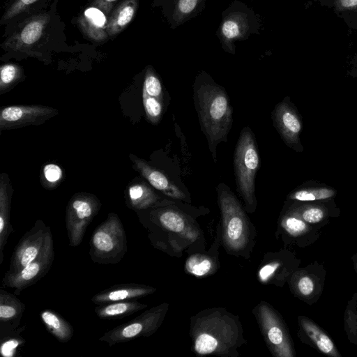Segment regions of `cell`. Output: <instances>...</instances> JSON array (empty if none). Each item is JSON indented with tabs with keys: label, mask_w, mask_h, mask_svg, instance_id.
I'll list each match as a JSON object with an SVG mask.
<instances>
[{
	"label": "cell",
	"mask_w": 357,
	"mask_h": 357,
	"mask_svg": "<svg viewBox=\"0 0 357 357\" xmlns=\"http://www.w3.org/2000/svg\"><path fill=\"white\" fill-rule=\"evenodd\" d=\"M195 97L202 129L215 160L216 146L218 143L227 141L231 127L233 109L226 91L213 82L196 86Z\"/></svg>",
	"instance_id": "cell-1"
},
{
	"label": "cell",
	"mask_w": 357,
	"mask_h": 357,
	"mask_svg": "<svg viewBox=\"0 0 357 357\" xmlns=\"http://www.w3.org/2000/svg\"><path fill=\"white\" fill-rule=\"evenodd\" d=\"M237 321L225 312L214 310L199 315L192 325L194 350L199 355L227 354L237 347Z\"/></svg>",
	"instance_id": "cell-2"
},
{
	"label": "cell",
	"mask_w": 357,
	"mask_h": 357,
	"mask_svg": "<svg viewBox=\"0 0 357 357\" xmlns=\"http://www.w3.org/2000/svg\"><path fill=\"white\" fill-rule=\"evenodd\" d=\"M234 164L238 191L245 201L247 211L252 213L256 207L255 176L259 167V157L255 136L248 127L241 132Z\"/></svg>",
	"instance_id": "cell-3"
},
{
	"label": "cell",
	"mask_w": 357,
	"mask_h": 357,
	"mask_svg": "<svg viewBox=\"0 0 357 357\" xmlns=\"http://www.w3.org/2000/svg\"><path fill=\"white\" fill-rule=\"evenodd\" d=\"M128 250L123 225L117 214L109 213L93 231L89 255L94 263L113 264L121 261Z\"/></svg>",
	"instance_id": "cell-4"
},
{
	"label": "cell",
	"mask_w": 357,
	"mask_h": 357,
	"mask_svg": "<svg viewBox=\"0 0 357 357\" xmlns=\"http://www.w3.org/2000/svg\"><path fill=\"white\" fill-rule=\"evenodd\" d=\"M217 189L225 245L231 251H242L250 241L249 220L239 201L227 186L220 184Z\"/></svg>",
	"instance_id": "cell-5"
},
{
	"label": "cell",
	"mask_w": 357,
	"mask_h": 357,
	"mask_svg": "<svg viewBox=\"0 0 357 357\" xmlns=\"http://www.w3.org/2000/svg\"><path fill=\"white\" fill-rule=\"evenodd\" d=\"M101 208L98 198L88 192L75 194L69 200L66 213V225L69 245L82 243L86 228Z\"/></svg>",
	"instance_id": "cell-6"
},
{
	"label": "cell",
	"mask_w": 357,
	"mask_h": 357,
	"mask_svg": "<svg viewBox=\"0 0 357 357\" xmlns=\"http://www.w3.org/2000/svg\"><path fill=\"white\" fill-rule=\"evenodd\" d=\"M167 307L166 303L153 307L135 319L107 331L99 340L111 347L139 337L150 336L162 324Z\"/></svg>",
	"instance_id": "cell-7"
},
{
	"label": "cell",
	"mask_w": 357,
	"mask_h": 357,
	"mask_svg": "<svg viewBox=\"0 0 357 357\" xmlns=\"http://www.w3.org/2000/svg\"><path fill=\"white\" fill-rule=\"evenodd\" d=\"M50 22V15L47 12H38L28 16L12 29L2 47L10 51H31L45 37Z\"/></svg>",
	"instance_id": "cell-8"
},
{
	"label": "cell",
	"mask_w": 357,
	"mask_h": 357,
	"mask_svg": "<svg viewBox=\"0 0 357 357\" xmlns=\"http://www.w3.org/2000/svg\"><path fill=\"white\" fill-rule=\"evenodd\" d=\"M54 259L53 238L50 231L40 255L20 271L5 273L2 287L13 288L17 296L24 289L39 281L50 270Z\"/></svg>",
	"instance_id": "cell-9"
},
{
	"label": "cell",
	"mask_w": 357,
	"mask_h": 357,
	"mask_svg": "<svg viewBox=\"0 0 357 357\" xmlns=\"http://www.w3.org/2000/svg\"><path fill=\"white\" fill-rule=\"evenodd\" d=\"M50 231V227L43 221L36 220L34 225L25 233L17 244L10 258L8 270L6 273H18L33 261L42 251Z\"/></svg>",
	"instance_id": "cell-10"
},
{
	"label": "cell",
	"mask_w": 357,
	"mask_h": 357,
	"mask_svg": "<svg viewBox=\"0 0 357 357\" xmlns=\"http://www.w3.org/2000/svg\"><path fill=\"white\" fill-rule=\"evenodd\" d=\"M58 114V110L42 105H17L2 107L0 130L38 126Z\"/></svg>",
	"instance_id": "cell-11"
},
{
	"label": "cell",
	"mask_w": 357,
	"mask_h": 357,
	"mask_svg": "<svg viewBox=\"0 0 357 357\" xmlns=\"http://www.w3.org/2000/svg\"><path fill=\"white\" fill-rule=\"evenodd\" d=\"M257 317L265 341L276 356H292L288 335L274 310L266 303L258 306Z\"/></svg>",
	"instance_id": "cell-12"
},
{
	"label": "cell",
	"mask_w": 357,
	"mask_h": 357,
	"mask_svg": "<svg viewBox=\"0 0 357 357\" xmlns=\"http://www.w3.org/2000/svg\"><path fill=\"white\" fill-rule=\"evenodd\" d=\"M25 310V305L16 294L0 289V339L14 333Z\"/></svg>",
	"instance_id": "cell-13"
},
{
	"label": "cell",
	"mask_w": 357,
	"mask_h": 357,
	"mask_svg": "<svg viewBox=\"0 0 357 357\" xmlns=\"http://www.w3.org/2000/svg\"><path fill=\"white\" fill-rule=\"evenodd\" d=\"M155 289L142 284L127 283L116 284L95 294L91 301L102 305L117 301L135 300L155 291Z\"/></svg>",
	"instance_id": "cell-14"
},
{
	"label": "cell",
	"mask_w": 357,
	"mask_h": 357,
	"mask_svg": "<svg viewBox=\"0 0 357 357\" xmlns=\"http://www.w3.org/2000/svg\"><path fill=\"white\" fill-rule=\"evenodd\" d=\"M133 167L155 189L174 199H185V195L172 183L160 171L155 169L142 158L130 155Z\"/></svg>",
	"instance_id": "cell-15"
},
{
	"label": "cell",
	"mask_w": 357,
	"mask_h": 357,
	"mask_svg": "<svg viewBox=\"0 0 357 357\" xmlns=\"http://www.w3.org/2000/svg\"><path fill=\"white\" fill-rule=\"evenodd\" d=\"M77 24L83 34L93 42L104 43L109 38L107 32V15L96 7L86 8L79 15Z\"/></svg>",
	"instance_id": "cell-16"
},
{
	"label": "cell",
	"mask_w": 357,
	"mask_h": 357,
	"mask_svg": "<svg viewBox=\"0 0 357 357\" xmlns=\"http://www.w3.org/2000/svg\"><path fill=\"white\" fill-rule=\"evenodd\" d=\"M13 188L8 175L0 176V265L3 260V251L9 236L13 232L10 223Z\"/></svg>",
	"instance_id": "cell-17"
},
{
	"label": "cell",
	"mask_w": 357,
	"mask_h": 357,
	"mask_svg": "<svg viewBox=\"0 0 357 357\" xmlns=\"http://www.w3.org/2000/svg\"><path fill=\"white\" fill-rule=\"evenodd\" d=\"M139 0H121L113 8L107 17V32L112 38L122 32L133 20Z\"/></svg>",
	"instance_id": "cell-18"
},
{
	"label": "cell",
	"mask_w": 357,
	"mask_h": 357,
	"mask_svg": "<svg viewBox=\"0 0 357 357\" xmlns=\"http://www.w3.org/2000/svg\"><path fill=\"white\" fill-rule=\"evenodd\" d=\"M47 1L49 0H7L1 24L13 29L20 21L38 13Z\"/></svg>",
	"instance_id": "cell-19"
},
{
	"label": "cell",
	"mask_w": 357,
	"mask_h": 357,
	"mask_svg": "<svg viewBox=\"0 0 357 357\" xmlns=\"http://www.w3.org/2000/svg\"><path fill=\"white\" fill-rule=\"evenodd\" d=\"M146 307L147 305L132 300L98 305L94 312L100 319L111 320L127 317Z\"/></svg>",
	"instance_id": "cell-20"
},
{
	"label": "cell",
	"mask_w": 357,
	"mask_h": 357,
	"mask_svg": "<svg viewBox=\"0 0 357 357\" xmlns=\"http://www.w3.org/2000/svg\"><path fill=\"white\" fill-rule=\"evenodd\" d=\"M160 197L146 183L138 182L131 184L128 189V206L136 211L155 206Z\"/></svg>",
	"instance_id": "cell-21"
},
{
	"label": "cell",
	"mask_w": 357,
	"mask_h": 357,
	"mask_svg": "<svg viewBox=\"0 0 357 357\" xmlns=\"http://www.w3.org/2000/svg\"><path fill=\"white\" fill-rule=\"evenodd\" d=\"M40 319L47 331L59 342H69L74 333L72 325L56 312L44 310L40 313Z\"/></svg>",
	"instance_id": "cell-22"
},
{
	"label": "cell",
	"mask_w": 357,
	"mask_h": 357,
	"mask_svg": "<svg viewBox=\"0 0 357 357\" xmlns=\"http://www.w3.org/2000/svg\"><path fill=\"white\" fill-rule=\"evenodd\" d=\"M151 221L163 229L176 234H183L187 230V221L183 215L172 209H158L150 213Z\"/></svg>",
	"instance_id": "cell-23"
},
{
	"label": "cell",
	"mask_w": 357,
	"mask_h": 357,
	"mask_svg": "<svg viewBox=\"0 0 357 357\" xmlns=\"http://www.w3.org/2000/svg\"><path fill=\"white\" fill-rule=\"evenodd\" d=\"M302 325L309 337L321 351L331 356L337 355L332 340L317 326L307 320H303Z\"/></svg>",
	"instance_id": "cell-24"
},
{
	"label": "cell",
	"mask_w": 357,
	"mask_h": 357,
	"mask_svg": "<svg viewBox=\"0 0 357 357\" xmlns=\"http://www.w3.org/2000/svg\"><path fill=\"white\" fill-rule=\"evenodd\" d=\"M24 71L21 66L13 63L2 65L0 68V93L10 91L22 79Z\"/></svg>",
	"instance_id": "cell-25"
},
{
	"label": "cell",
	"mask_w": 357,
	"mask_h": 357,
	"mask_svg": "<svg viewBox=\"0 0 357 357\" xmlns=\"http://www.w3.org/2000/svg\"><path fill=\"white\" fill-rule=\"evenodd\" d=\"M213 268V262L211 257L202 254L190 256L186 261L187 271L197 277L208 274Z\"/></svg>",
	"instance_id": "cell-26"
},
{
	"label": "cell",
	"mask_w": 357,
	"mask_h": 357,
	"mask_svg": "<svg viewBox=\"0 0 357 357\" xmlns=\"http://www.w3.org/2000/svg\"><path fill=\"white\" fill-rule=\"evenodd\" d=\"M276 121L280 126L284 132L296 134L301 130V123L296 116L285 107L277 109Z\"/></svg>",
	"instance_id": "cell-27"
},
{
	"label": "cell",
	"mask_w": 357,
	"mask_h": 357,
	"mask_svg": "<svg viewBox=\"0 0 357 357\" xmlns=\"http://www.w3.org/2000/svg\"><path fill=\"white\" fill-rule=\"evenodd\" d=\"M142 100L148 120L153 124L158 123L163 112V100L142 91Z\"/></svg>",
	"instance_id": "cell-28"
},
{
	"label": "cell",
	"mask_w": 357,
	"mask_h": 357,
	"mask_svg": "<svg viewBox=\"0 0 357 357\" xmlns=\"http://www.w3.org/2000/svg\"><path fill=\"white\" fill-rule=\"evenodd\" d=\"M143 92L149 96L163 100L161 82L152 68H147L144 76Z\"/></svg>",
	"instance_id": "cell-29"
},
{
	"label": "cell",
	"mask_w": 357,
	"mask_h": 357,
	"mask_svg": "<svg viewBox=\"0 0 357 357\" xmlns=\"http://www.w3.org/2000/svg\"><path fill=\"white\" fill-rule=\"evenodd\" d=\"M63 170L60 166L54 163L45 165L42 171L43 186L48 189H52L57 186L63 178Z\"/></svg>",
	"instance_id": "cell-30"
},
{
	"label": "cell",
	"mask_w": 357,
	"mask_h": 357,
	"mask_svg": "<svg viewBox=\"0 0 357 357\" xmlns=\"http://www.w3.org/2000/svg\"><path fill=\"white\" fill-rule=\"evenodd\" d=\"M333 195V191L321 188L313 190H300L295 192L292 198L299 201H313L329 198Z\"/></svg>",
	"instance_id": "cell-31"
},
{
	"label": "cell",
	"mask_w": 357,
	"mask_h": 357,
	"mask_svg": "<svg viewBox=\"0 0 357 357\" xmlns=\"http://www.w3.org/2000/svg\"><path fill=\"white\" fill-rule=\"evenodd\" d=\"M282 225L291 234H298L306 228L303 221L294 217H288L284 219L282 222Z\"/></svg>",
	"instance_id": "cell-32"
},
{
	"label": "cell",
	"mask_w": 357,
	"mask_h": 357,
	"mask_svg": "<svg viewBox=\"0 0 357 357\" xmlns=\"http://www.w3.org/2000/svg\"><path fill=\"white\" fill-rule=\"evenodd\" d=\"M240 28L238 23L234 20H227L222 26V33L228 40L235 38L239 34Z\"/></svg>",
	"instance_id": "cell-33"
},
{
	"label": "cell",
	"mask_w": 357,
	"mask_h": 357,
	"mask_svg": "<svg viewBox=\"0 0 357 357\" xmlns=\"http://www.w3.org/2000/svg\"><path fill=\"white\" fill-rule=\"evenodd\" d=\"M324 218V212L320 208H312L305 210L302 214V218L308 223H317Z\"/></svg>",
	"instance_id": "cell-34"
},
{
	"label": "cell",
	"mask_w": 357,
	"mask_h": 357,
	"mask_svg": "<svg viewBox=\"0 0 357 357\" xmlns=\"http://www.w3.org/2000/svg\"><path fill=\"white\" fill-rule=\"evenodd\" d=\"M118 0H90L91 6L101 10L107 17L109 15Z\"/></svg>",
	"instance_id": "cell-35"
},
{
	"label": "cell",
	"mask_w": 357,
	"mask_h": 357,
	"mask_svg": "<svg viewBox=\"0 0 357 357\" xmlns=\"http://www.w3.org/2000/svg\"><path fill=\"white\" fill-rule=\"evenodd\" d=\"M298 289L302 295L309 296L314 290V283L309 277H302L298 282Z\"/></svg>",
	"instance_id": "cell-36"
},
{
	"label": "cell",
	"mask_w": 357,
	"mask_h": 357,
	"mask_svg": "<svg viewBox=\"0 0 357 357\" xmlns=\"http://www.w3.org/2000/svg\"><path fill=\"white\" fill-rule=\"evenodd\" d=\"M197 0H179L178 8L183 13L191 12L196 6Z\"/></svg>",
	"instance_id": "cell-37"
},
{
	"label": "cell",
	"mask_w": 357,
	"mask_h": 357,
	"mask_svg": "<svg viewBox=\"0 0 357 357\" xmlns=\"http://www.w3.org/2000/svg\"><path fill=\"white\" fill-rule=\"evenodd\" d=\"M340 3L345 8L354 7L357 6V0H340Z\"/></svg>",
	"instance_id": "cell-38"
}]
</instances>
